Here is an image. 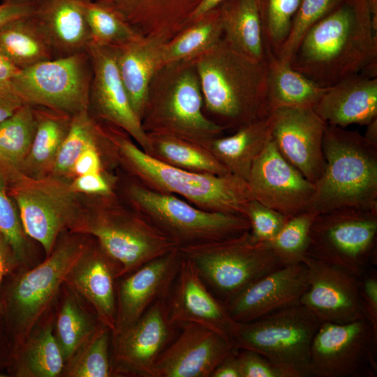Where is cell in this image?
<instances>
[{
    "mask_svg": "<svg viewBox=\"0 0 377 377\" xmlns=\"http://www.w3.org/2000/svg\"><path fill=\"white\" fill-rule=\"evenodd\" d=\"M377 64V33L367 0H341L306 34L289 65L323 87Z\"/></svg>",
    "mask_w": 377,
    "mask_h": 377,
    "instance_id": "obj_1",
    "label": "cell"
},
{
    "mask_svg": "<svg viewBox=\"0 0 377 377\" xmlns=\"http://www.w3.org/2000/svg\"><path fill=\"white\" fill-rule=\"evenodd\" d=\"M103 123L116 161L147 188L179 196L204 210L242 216L246 204L254 199L242 177L231 173H197L170 165L145 153L121 128Z\"/></svg>",
    "mask_w": 377,
    "mask_h": 377,
    "instance_id": "obj_2",
    "label": "cell"
},
{
    "mask_svg": "<svg viewBox=\"0 0 377 377\" xmlns=\"http://www.w3.org/2000/svg\"><path fill=\"white\" fill-rule=\"evenodd\" d=\"M194 59L204 111L225 131L269 115L266 61L245 57L223 38Z\"/></svg>",
    "mask_w": 377,
    "mask_h": 377,
    "instance_id": "obj_3",
    "label": "cell"
},
{
    "mask_svg": "<svg viewBox=\"0 0 377 377\" xmlns=\"http://www.w3.org/2000/svg\"><path fill=\"white\" fill-rule=\"evenodd\" d=\"M64 232L41 262L31 268L18 266L3 281L1 322L12 352L24 343L34 327L54 306L68 272L93 239L87 235Z\"/></svg>",
    "mask_w": 377,
    "mask_h": 377,
    "instance_id": "obj_4",
    "label": "cell"
},
{
    "mask_svg": "<svg viewBox=\"0 0 377 377\" xmlns=\"http://www.w3.org/2000/svg\"><path fill=\"white\" fill-rule=\"evenodd\" d=\"M140 121L147 134L172 136L204 147L225 132L204 111L194 59L170 62L157 71Z\"/></svg>",
    "mask_w": 377,
    "mask_h": 377,
    "instance_id": "obj_5",
    "label": "cell"
},
{
    "mask_svg": "<svg viewBox=\"0 0 377 377\" xmlns=\"http://www.w3.org/2000/svg\"><path fill=\"white\" fill-rule=\"evenodd\" d=\"M323 152L325 168L314 184L310 210L377 211V146L357 131L326 124Z\"/></svg>",
    "mask_w": 377,
    "mask_h": 377,
    "instance_id": "obj_6",
    "label": "cell"
},
{
    "mask_svg": "<svg viewBox=\"0 0 377 377\" xmlns=\"http://www.w3.org/2000/svg\"><path fill=\"white\" fill-rule=\"evenodd\" d=\"M95 207L84 209L70 231L87 235L120 267V277L175 248L176 244L116 193L98 196Z\"/></svg>",
    "mask_w": 377,
    "mask_h": 377,
    "instance_id": "obj_7",
    "label": "cell"
},
{
    "mask_svg": "<svg viewBox=\"0 0 377 377\" xmlns=\"http://www.w3.org/2000/svg\"><path fill=\"white\" fill-rule=\"evenodd\" d=\"M126 204L178 248L230 238L250 230L242 215L202 209L183 198L151 190L132 178L124 186Z\"/></svg>",
    "mask_w": 377,
    "mask_h": 377,
    "instance_id": "obj_8",
    "label": "cell"
},
{
    "mask_svg": "<svg viewBox=\"0 0 377 377\" xmlns=\"http://www.w3.org/2000/svg\"><path fill=\"white\" fill-rule=\"evenodd\" d=\"M320 324L309 309L298 304L237 323L232 343L237 349L258 353L285 377H311V346Z\"/></svg>",
    "mask_w": 377,
    "mask_h": 377,
    "instance_id": "obj_9",
    "label": "cell"
},
{
    "mask_svg": "<svg viewBox=\"0 0 377 377\" xmlns=\"http://www.w3.org/2000/svg\"><path fill=\"white\" fill-rule=\"evenodd\" d=\"M8 178L24 232L48 256L60 235L72 229L84 210L79 193L66 179L51 175L31 177L10 164Z\"/></svg>",
    "mask_w": 377,
    "mask_h": 377,
    "instance_id": "obj_10",
    "label": "cell"
},
{
    "mask_svg": "<svg viewBox=\"0 0 377 377\" xmlns=\"http://www.w3.org/2000/svg\"><path fill=\"white\" fill-rule=\"evenodd\" d=\"M178 249L225 305L253 281L283 266L268 244L254 242L249 230L230 238Z\"/></svg>",
    "mask_w": 377,
    "mask_h": 377,
    "instance_id": "obj_11",
    "label": "cell"
},
{
    "mask_svg": "<svg viewBox=\"0 0 377 377\" xmlns=\"http://www.w3.org/2000/svg\"><path fill=\"white\" fill-rule=\"evenodd\" d=\"M377 211L343 208L318 214L306 255L360 278L376 264Z\"/></svg>",
    "mask_w": 377,
    "mask_h": 377,
    "instance_id": "obj_12",
    "label": "cell"
},
{
    "mask_svg": "<svg viewBox=\"0 0 377 377\" xmlns=\"http://www.w3.org/2000/svg\"><path fill=\"white\" fill-rule=\"evenodd\" d=\"M91 79V63L87 51L21 69L11 84L25 104L73 116L89 110Z\"/></svg>",
    "mask_w": 377,
    "mask_h": 377,
    "instance_id": "obj_13",
    "label": "cell"
},
{
    "mask_svg": "<svg viewBox=\"0 0 377 377\" xmlns=\"http://www.w3.org/2000/svg\"><path fill=\"white\" fill-rule=\"evenodd\" d=\"M376 343L377 330L367 319L321 323L311 346L312 376H375Z\"/></svg>",
    "mask_w": 377,
    "mask_h": 377,
    "instance_id": "obj_14",
    "label": "cell"
},
{
    "mask_svg": "<svg viewBox=\"0 0 377 377\" xmlns=\"http://www.w3.org/2000/svg\"><path fill=\"white\" fill-rule=\"evenodd\" d=\"M166 298L157 300L130 325L112 332L114 377H152L154 363L168 346L174 330Z\"/></svg>",
    "mask_w": 377,
    "mask_h": 377,
    "instance_id": "obj_15",
    "label": "cell"
},
{
    "mask_svg": "<svg viewBox=\"0 0 377 377\" xmlns=\"http://www.w3.org/2000/svg\"><path fill=\"white\" fill-rule=\"evenodd\" d=\"M247 183L255 200L287 218L310 210L315 185L281 156L272 140L255 159Z\"/></svg>",
    "mask_w": 377,
    "mask_h": 377,
    "instance_id": "obj_16",
    "label": "cell"
},
{
    "mask_svg": "<svg viewBox=\"0 0 377 377\" xmlns=\"http://www.w3.org/2000/svg\"><path fill=\"white\" fill-rule=\"evenodd\" d=\"M269 114L272 140L278 151L315 184L325 165L323 140L326 124L312 108L281 107Z\"/></svg>",
    "mask_w": 377,
    "mask_h": 377,
    "instance_id": "obj_17",
    "label": "cell"
},
{
    "mask_svg": "<svg viewBox=\"0 0 377 377\" xmlns=\"http://www.w3.org/2000/svg\"><path fill=\"white\" fill-rule=\"evenodd\" d=\"M92 67L89 110L103 122L126 132L145 153L150 152L148 135L134 112L120 77L113 48L90 43Z\"/></svg>",
    "mask_w": 377,
    "mask_h": 377,
    "instance_id": "obj_18",
    "label": "cell"
},
{
    "mask_svg": "<svg viewBox=\"0 0 377 377\" xmlns=\"http://www.w3.org/2000/svg\"><path fill=\"white\" fill-rule=\"evenodd\" d=\"M309 287L300 304L320 323H346L367 319L360 292V278L305 256Z\"/></svg>",
    "mask_w": 377,
    "mask_h": 377,
    "instance_id": "obj_19",
    "label": "cell"
},
{
    "mask_svg": "<svg viewBox=\"0 0 377 377\" xmlns=\"http://www.w3.org/2000/svg\"><path fill=\"white\" fill-rule=\"evenodd\" d=\"M181 256L172 291L167 300L170 322L175 325H200L232 342L237 323L211 292L193 264Z\"/></svg>",
    "mask_w": 377,
    "mask_h": 377,
    "instance_id": "obj_20",
    "label": "cell"
},
{
    "mask_svg": "<svg viewBox=\"0 0 377 377\" xmlns=\"http://www.w3.org/2000/svg\"><path fill=\"white\" fill-rule=\"evenodd\" d=\"M309 287L303 263L283 265L260 277L226 306L237 323H246L300 304Z\"/></svg>",
    "mask_w": 377,
    "mask_h": 377,
    "instance_id": "obj_21",
    "label": "cell"
},
{
    "mask_svg": "<svg viewBox=\"0 0 377 377\" xmlns=\"http://www.w3.org/2000/svg\"><path fill=\"white\" fill-rule=\"evenodd\" d=\"M182 325L181 334L154 363L152 377H210L235 348L230 341L203 326Z\"/></svg>",
    "mask_w": 377,
    "mask_h": 377,
    "instance_id": "obj_22",
    "label": "cell"
},
{
    "mask_svg": "<svg viewBox=\"0 0 377 377\" xmlns=\"http://www.w3.org/2000/svg\"><path fill=\"white\" fill-rule=\"evenodd\" d=\"M181 258L175 248L117 279L116 323L112 332L136 321L157 300L167 298Z\"/></svg>",
    "mask_w": 377,
    "mask_h": 377,
    "instance_id": "obj_23",
    "label": "cell"
},
{
    "mask_svg": "<svg viewBox=\"0 0 377 377\" xmlns=\"http://www.w3.org/2000/svg\"><path fill=\"white\" fill-rule=\"evenodd\" d=\"M120 267L93 238L90 245L68 272L64 283L88 302L100 322L114 330L117 282Z\"/></svg>",
    "mask_w": 377,
    "mask_h": 377,
    "instance_id": "obj_24",
    "label": "cell"
},
{
    "mask_svg": "<svg viewBox=\"0 0 377 377\" xmlns=\"http://www.w3.org/2000/svg\"><path fill=\"white\" fill-rule=\"evenodd\" d=\"M119 14L139 35L170 40L190 24L202 0H94Z\"/></svg>",
    "mask_w": 377,
    "mask_h": 377,
    "instance_id": "obj_25",
    "label": "cell"
},
{
    "mask_svg": "<svg viewBox=\"0 0 377 377\" xmlns=\"http://www.w3.org/2000/svg\"><path fill=\"white\" fill-rule=\"evenodd\" d=\"M313 109L327 125H367L377 117V77H348L329 87Z\"/></svg>",
    "mask_w": 377,
    "mask_h": 377,
    "instance_id": "obj_26",
    "label": "cell"
},
{
    "mask_svg": "<svg viewBox=\"0 0 377 377\" xmlns=\"http://www.w3.org/2000/svg\"><path fill=\"white\" fill-rule=\"evenodd\" d=\"M85 0H36L33 15L48 39L54 58L87 52L90 34Z\"/></svg>",
    "mask_w": 377,
    "mask_h": 377,
    "instance_id": "obj_27",
    "label": "cell"
},
{
    "mask_svg": "<svg viewBox=\"0 0 377 377\" xmlns=\"http://www.w3.org/2000/svg\"><path fill=\"white\" fill-rule=\"evenodd\" d=\"M165 43L159 38L139 36L112 47L122 83L131 107L140 120L151 80L164 65L163 50Z\"/></svg>",
    "mask_w": 377,
    "mask_h": 377,
    "instance_id": "obj_28",
    "label": "cell"
},
{
    "mask_svg": "<svg viewBox=\"0 0 377 377\" xmlns=\"http://www.w3.org/2000/svg\"><path fill=\"white\" fill-rule=\"evenodd\" d=\"M54 306L12 352L6 367L13 377H61L65 360L53 332Z\"/></svg>",
    "mask_w": 377,
    "mask_h": 377,
    "instance_id": "obj_29",
    "label": "cell"
},
{
    "mask_svg": "<svg viewBox=\"0 0 377 377\" xmlns=\"http://www.w3.org/2000/svg\"><path fill=\"white\" fill-rule=\"evenodd\" d=\"M272 140L269 114L245 124L228 136H219L205 146L233 175L247 182L252 165Z\"/></svg>",
    "mask_w": 377,
    "mask_h": 377,
    "instance_id": "obj_30",
    "label": "cell"
},
{
    "mask_svg": "<svg viewBox=\"0 0 377 377\" xmlns=\"http://www.w3.org/2000/svg\"><path fill=\"white\" fill-rule=\"evenodd\" d=\"M223 40L234 50L265 61V47L257 0H225L218 6Z\"/></svg>",
    "mask_w": 377,
    "mask_h": 377,
    "instance_id": "obj_31",
    "label": "cell"
},
{
    "mask_svg": "<svg viewBox=\"0 0 377 377\" xmlns=\"http://www.w3.org/2000/svg\"><path fill=\"white\" fill-rule=\"evenodd\" d=\"M101 324L91 306L64 283L54 306L53 332L65 362Z\"/></svg>",
    "mask_w": 377,
    "mask_h": 377,
    "instance_id": "obj_32",
    "label": "cell"
},
{
    "mask_svg": "<svg viewBox=\"0 0 377 377\" xmlns=\"http://www.w3.org/2000/svg\"><path fill=\"white\" fill-rule=\"evenodd\" d=\"M269 112L281 107L313 108L327 90L293 69L265 48Z\"/></svg>",
    "mask_w": 377,
    "mask_h": 377,
    "instance_id": "obj_33",
    "label": "cell"
},
{
    "mask_svg": "<svg viewBox=\"0 0 377 377\" xmlns=\"http://www.w3.org/2000/svg\"><path fill=\"white\" fill-rule=\"evenodd\" d=\"M36 133L29 154L18 170L31 177L50 174L59 149L70 128L72 116L49 108L33 106Z\"/></svg>",
    "mask_w": 377,
    "mask_h": 377,
    "instance_id": "obj_34",
    "label": "cell"
},
{
    "mask_svg": "<svg viewBox=\"0 0 377 377\" xmlns=\"http://www.w3.org/2000/svg\"><path fill=\"white\" fill-rule=\"evenodd\" d=\"M0 47L20 70L54 58L48 39L33 15L1 27Z\"/></svg>",
    "mask_w": 377,
    "mask_h": 377,
    "instance_id": "obj_35",
    "label": "cell"
},
{
    "mask_svg": "<svg viewBox=\"0 0 377 377\" xmlns=\"http://www.w3.org/2000/svg\"><path fill=\"white\" fill-rule=\"evenodd\" d=\"M149 155L170 165L202 174L224 175L230 173L205 147L191 142L161 134H147Z\"/></svg>",
    "mask_w": 377,
    "mask_h": 377,
    "instance_id": "obj_36",
    "label": "cell"
},
{
    "mask_svg": "<svg viewBox=\"0 0 377 377\" xmlns=\"http://www.w3.org/2000/svg\"><path fill=\"white\" fill-rule=\"evenodd\" d=\"M223 38L218 7L191 22L170 40L163 50L164 64L193 59L215 47Z\"/></svg>",
    "mask_w": 377,
    "mask_h": 377,
    "instance_id": "obj_37",
    "label": "cell"
},
{
    "mask_svg": "<svg viewBox=\"0 0 377 377\" xmlns=\"http://www.w3.org/2000/svg\"><path fill=\"white\" fill-rule=\"evenodd\" d=\"M112 330L101 324L65 362L61 377L114 376Z\"/></svg>",
    "mask_w": 377,
    "mask_h": 377,
    "instance_id": "obj_38",
    "label": "cell"
},
{
    "mask_svg": "<svg viewBox=\"0 0 377 377\" xmlns=\"http://www.w3.org/2000/svg\"><path fill=\"white\" fill-rule=\"evenodd\" d=\"M0 161V232L10 244L18 266L31 268L43 259L38 258L31 239L24 232L18 209L9 194L8 166Z\"/></svg>",
    "mask_w": 377,
    "mask_h": 377,
    "instance_id": "obj_39",
    "label": "cell"
},
{
    "mask_svg": "<svg viewBox=\"0 0 377 377\" xmlns=\"http://www.w3.org/2000/svg\"><path fill=\"white\" fill-rule=\"evenodd\" d=\"M102 124L86 110L72 116L70 128L57 154L50 174L68 179L72 176L74 163L90 145L104 140Z\"/></svg>",
    "mask_w": 377,
    "mask_h": 377,
    "instance_id": "obj_40",
    "label": "cell"
},
{
    "mask_svg": "<svg viewBox=\"0 0 377 377\" xmlns=\"http://www.w3.org/2000/svg\"><path fill=\"white\" fill-rule=\"evenodd\" d=\"M36 128L34 107L28 104L0 122V155L17 169L29 152Z\"/></svg>",
    "mask_w": 377,
    "mask_h": 377,
    "instance_id": "obj_41",
    "label": "cell"
},
{
    "mask_svg": "<svg viewBox=\"0 0 377 377\" xmlns=\"http://www.w3.org/2000/svg\"><path fill=\"white\" fill-rule=\"evenodd\" d=\"M84 6L90 43L114 47L141 36L109 7L94 0H85Z\"/></svg>",
    "mask_w": 377,
    "mask_h": 377,
    "instance_id": "obj_42",
    "label": "cell"
},
{
    "mask_svg": "<svg viewBox=\"0 0 377 377\" xmlns=\"http://www.w3.org/2000/svg\"><path fill=\"white\" fill-rule=\"evenodd\" d=\"M318 214L308 210L288 218L274 238L267 243L283 265L302 262L311 227Z\"/></svg>",
    "mask_w": 377,
    "mask_h": 377,
    "instance_id": "obj_43",
    "label": "cell"
},
{
    "mask_svg": "<svg viewBox=\"0 0 377 377\" xmlns=\"http://www.w3.org/2000/svg\"><path fill=\"white\" fill-rule=\"evenodd\" d=\"M302 0H257L265 48L276 54Z\"/></svg>",
    "mask_w": 377,
    "mask_h": 377,
    "instance_id": "obj_44",
    "label": "cell"
},
{
    "mask_svg": "<svg viewBox=\"0 0 377 377\" xmlns=\"http://www.w3.org/2000/svg\"><path fill=\"white\" fill-rule=\"evenodd\" d=\"M341 0H302L295 15L288 36L276 55L289 64L309 30L330 12Z\"/></svg>",
    "mask_w": 377,
    "mask_h": 377,
    "instance_id": "obj_45",
    "label": "cell"
},
{
    "mask_svg": "<svg viewBox=\"0 0 377 377\" xmlns=\"http://www.w3.org/2000/svg\"><path fill=\"white\" fill-rule=\"evenodd\" d=\"M244 216L249 222L251 238L258 243L271 242L288 219L255 199L246 204Z\"/></svg>",
    "mask_w": 377,
    "mask_h": 377,
    "instance_id": "obj_46",
    "label": "cell"
},
{
    "mask_svg": "<svg viewBox=\"0 0 377 377\" xmlns=\"http://www.w3.org/2000/svg\"><path fill=\"white\" fill-rule=\"evenodd\" d=\"M237 360L241 377H285L278 368L258 353L238 349Z\"/></svg>",
    "mask_w": 377,
    "mask_h": 377,
    "instance_id": "obj_47",
    "label": "cell"
},
{
    "mask_svg": "<svg viewBox=\"0 0 377 377\" xmlns=\"http://www.w3.org/2000/svg\"><path fill=\"white\" fill-rule=\"evenodd\" d=\"M115 183L112 177H108L103 172H95L75 177L71 185L78 193L106 196L115 193Z\"/></svg>",
    "mask_w": 377,
    "mask_h": 377,
    "instance_id": "obj_48",
    "label": "cell"
},
{
    "mask_svg": "<svg viewBox=\"0 0 377 377\" xmlns=\"http://www.w3.org/2000/svg\"><path fill=\"white\" fill-rule=\"evenodd\" d=\"M109 145L106 135L102 141L89 145L75 161L72 175L77 177L89 173L103 172L101 148H105Z\"/></svg>",
    "mask_w": 377,
    "mask_h": 377,
    "instance_id": "obj_49",
    "label": "cell"
},
{
    "mask_svg": "<svg viewBox=\"0 0 377 377\" xmlns=\"http://www.w3.org/2000/svg\"><path fill=\"white\" fill-rule=\"evenodd\" d=\"M360 292L367 318L377 330V272L374 266L360 278Z\"/></svg>",
    "mask_w": 377,
    "mask_h": 377,
    "instance_id": "obj_50",
    "label": "cell"
},
{
    "mask_svg": "<svg viewBox=\"0 0 377 377\" xmlns=\"http://www.w3.org/2000/svg\"><path fill=\"white\" fill-rule=\"evenodd\" d=\"M36 0H1L0 2V27L17 18L33 15Z\"/></svg>",
    "mask_w": 377,
    "mask_h": 377,
    "instance_id": "obj_51",
    "label": "cell"
},
{
    "mask_svg": "<svg viewBox=\"0 0 377 377\" xmlns=\"http://www.w3.org/2000/svg\"><path fill=\"white\" fill-rule=\"evenodd\" d=\"M24 104L15 91L11 82L0 83V122L11 116Z\"/></svg>",
    "mask_w": 377,
    "mask_h": 377,
    "instance_id": "obj_52",
    "label": "cell"
},
{
    "mask_svg": "<svg viewBox=\"0 0 377 377\" xmlns=\"http://www.w3.org/2000/svg\"><path fill=\"white\" fill-rule=\"evenodd\" d=\"M17 267L18 265L12 249L3 234L0 232V293L4 278ZM0 321H1V302Z\"/></svg>",
    "mask_w": 377,
    "mask_h": 377,
    "instance_id": "obj_53",
    "label": "cell"
},
{
    "mask_svg": "<svg viewBox=\"0 0 377 377\" xmlns=\"http://www.w3.org/2000/svg\"><path fill=\"white\" fill-rule=\"evenodd\" d=\"M238 349L235 348L214 369L210 377H241L237 360Z\"/></svg>",
    "mask_w": 377,
    "mask_h": 377,
    "instance_id": "obj_54",
    "label": "cell"
},
{
    "mask_svg": "<svg viewBox=\"0 0 377 377\" xmlns=\"http://www.w3.org/2000/svg\"><path fill=\"white\" fill-rule=\"evenodd\" d=\"M20 70L0 47V83L10 82Z\"/></svg>",
    "mask_w": 377,
    "mask_h": 377,
    "instance_id": "obj_55",
    "label": "cell"
},
{
    "mask_svg": "<svg viewBox=\"0 0 377 377\" xmlns=\"http://www.w3.org/2000/svg\"><path fill=\"white\" fill-rule=\"evenodd\" d=\"M11 348L1 321H0V369L7 367L10 355Z\"/></svg>",
    "mask_w": 377,
    "mask_h": 377,
    "instance_id": "obj_56",
    "label": "cell"
},
{
    "mask_svg": "<svg viewBox=\"0 0 377 377\" xmlns=\"http://www.w3.org/2000/svg\"><path fill=\"white\" fill-rule=\"evenodd\" d=\"M223 1L225 0H202L193 13L190 23L209 10L216 8Z\"/></svg>",
    "mask_w": 377,
    "mask_h": 377,
    "instance_id": "obj_57",
    "label": "cell"
},
{
    "mask_svg": "<svg viewBox=\"0 0 377 377\" xmlns=\"http://www.w3.org/2000/svg\"><path fill=\"white\" fill-rule=\"evenodd\" d=\"M367 130L363 135L371 144L377 146V117L367 124Z\"/></svg>",
    "mask_w": 377,
    "mask_h": 377,
    "instance_id": "obj_58",
    "label": "cell"
},
{
    "mask_svg": "<svg viewBox=\"0 0 377 377\" xmlns=\"http://www.w3.org/2000/svg\"><path fill=\"white\" fill-rule=\"evenodd\" d=\"M371 13L372 28L377 33V0H367Z\"/></svg>",
    "mask_w": 377,
    "mask_h": 377,
    "instance_id": "obj_59",
    "label": "cell"
},
{
    "mask_svg": "<svg viewBox=\"0 0 377 377\" xmlns=\"http://www.w3.org/2000/svg\"><path fill=\"white\" fill-rule=\"evenodd\" d=\"M0 161H6L1 155H0Z\"/></svg>",
    "mask_w": 377,
    "mask_h": 377,
    "instance_id": "obj_60",
    "label": "cell"
}]
</instances>
